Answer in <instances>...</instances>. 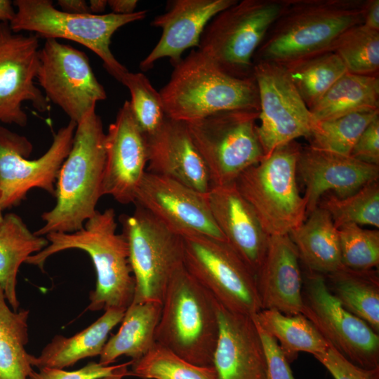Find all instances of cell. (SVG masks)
Segmentation results:
<instances>
[{"label":"cell","mask_w":379,"mask_h":379,"mask_svg":"<svg viewBox=\"0 0 379 379\" xmlns=\"http://www.w3.org/2000/svg\"><path fill=\"white\" fill-rule=\"evenodd\" d=\"M117 229L113 208L96 211L76 232L46 234L48 246L29 256L25 262L43 270L46 260L52 255L73 248L84 251L91 258L96 272L95 288L90 293L87 310H126L133 300L135 280L126 240Z\"/></svg>","instance_id":"obj_1"},{"label":"cell","mask_w":379,"mask_h":379,"mask_svg":"<svg viewBox=\"0 0 379 379\" xmlns=\"http://www.w3.org/2000/svg\"><path fill=\"white\" fill-rule=\"evenodd\" d=\"M365 0H288L257 49L253 63L286 65L331 50L347 29L363 24Z\"/></svg>","instance_id":"obj_2"},{"label":"cell","mask_w":379,"mask_h":379,"mask_svg":"<svg viewBox=\"0 0 379 379\" xmlns=\"http://www.w3.org/2000/svg\"><path fill=\"white\" fill-rule=\"evenodd\" d=\"M105 140L102 120L93 109L77 124L71 149L57 178L56 204L42 214L45 223L35 234L76 232L95 214L102 196Z\"/></svg>","instance_id":"obj_3"},{"label":"cell","mask_w":379,"mask_h":379,"mask_svg":"<svg viewBox=\"0 0 379 379\" xmlns=\"http://www.w3.org/2000/svg\"><path fill=\"white\" fill-rule=\"evenodd\" d=\"M173 67L159 91L168 118L188 123L223 111H259L254 77H233L198 49Z\"/></svg>","instance_id":"obj_4"},{"label":"cell","mask_w":379,"mask_h":379,"mask_svg":"<svg viewBox=\"0 0 379 379\" xmlns=\"http://www.w3.org/2000/svg\"><path fill=\"white\" fill-rule=\"evenodd\" d=\"M218 336V302L182 267L165 293L155 342L190 363L211 366Z\"/></svg>","instance_id":"obj_5"},{"label":"cell","mask_w":379,"mask_h":379,"mask_svg":"<svg viewBox=\"0 0 379 379\" xmlns=\"http://www.w3.org/2000/svg\"><path fill=\"white\" fill-rule=\"evenodd\" d=\"M301 147L295 140L274 149L234 182L270 237L288 234L305 220L306 201L297 184Z\"/></svg>","instance_id":"obj_6"},{"label":"cell","mask_w":379,"mask_h":379,"mask_svg":"<svg viewBox=\"0 0 379 379\" xmlns=\"http://www.w3.org/2000/svg\"><path fill=\"white\" fill-rule=\"evenodd\" d=\"M287 2L237 1L208 22L198 50L233 77H254V55Z\"/></svg>","instance_id":"obj_7"},{"label":"cell","mask_w":379,"mask_h":379,"mask_svg":"<svg viewBox=\"0 0 379 379\" xmlns=\"http://www.w3.org/2000/svg\"><path fill=\"white\" fill-rule=\"evenodd\" d=\"M15 15L9 23L13 32H34L37 37L74 41L93 51L108 73L119 81L128 71L113 55L110 44L114 32L128 23L144 19L146 10L131 14L113 13L72 14L58 10L51 0H15Z\"/></svg>","instance_id":"obj_8"},{"label":"cell","mask_w":379,"mask_h":379,"mask_svg":"<svg viewBox=\"0 0 379 379\" xmlns=\"http://www.w3.org/2000/svg\"><path fill=\"white\" fill-rule=\"evenodd\" d=\"M119 221L135 280L132 302L162 303L171 279L184 266L181 235L138 205Z\"/></svg>","instance_id":"obj_9"},{"label":"cell","mask_w":379,"mask_h":379,"mask_svg":"<svg viewBox=\"0 0 379 379\" xmlns=\"http://www.w3.org/2000/svg\"><path fill=\"white\" fill-rule=\"evenodd\" d=\"M258 117V110L232 109L187 123L211 185L234 183L264 158L257 131Z\"/></svg>","instance_id":"obj_10"},{"label":"cell","mask_w":379,"mask_h":379,"mask_svg":"<svg viewBox=\"0 0 379 379\" xmlns=\"http://www.w3.org/2000/svg\"><path fill=\"white\" fill-rule=\"evenodd\" d=\"M181 237L184 267L220 305L249 317L262 310L255 273L227 242L199 234Z\"/></svg>","instance_id":"obj_11"},{"label":"cell","mask_w":379,"mask_h":379,"mask_svg":"<svg viewBox=\"0 0 379 379\" xmlns=\"http://www.w3.org/2000/svg\"><path fill=\"white\" fill-rule=\"evenodd\" d=\"M73 121L54 135L48 149L29 160L32 144L23 135L0 126V201L3 208L18 206L33 188L55 194L57 178L73 142Z\"/></svg>","instance_id":"obj_12"},{"label":"cell","mask_w":379,"mask_h":379,"mask_svg":"<svg viewBox=\"0 0 379 379\" xmlns=\"http://www.w3.org/2000/svg\"><path fill=\"white\" fill-rule=\"evenodd\" d=\"M302 284V314L353 364L368 370L379 369V335L343 307L329 291L324 274L309 271Z\"/></svg>","instance_id":"obj_13"},{"label":"cell","mask_w":379,"mask_h":379,"mask_svg":"<svg viewBox=\"0 0 379 379\" xmlns=\"http://www.w3.org/2000/svg\"><path fill=\"white\" fill-rule=\"evenodd\" d=\"M253 76L260 106L257 131L265 156L300 137L309 138L317 121L285 67L273 62H255Z\"/></svg>","instance_id":"obj_14"},{"label":"cell","mask_w":379,"mask_h":379,"mask_svg":"<svg viewBox=\"0 0 379 379\" xmlns=\"http://www.w3.org/2000/svg\"><path fill=\"white\" fill-rule=\"evenodd\" d=\"M39 60L36 79L46 98L77 124L107 98L84 52L47 39L39 50Z\"/></svg>","instance_id":"obj_15"},{"label":"cell","mask_w":379,"mask_h":379,"mask_svg":"<svg viewBox=\"0 0 379 379\" xmlns=\"http://www.w3.org/2000/svg\"><path fill=\"white\" fill-rule=\"evenodd\" d=\"M39 47L36 35L13 32L8 22H0V122L25 127L24 102H30L41 112L48 109V99L34 84Z\"/></svg>","instance_id":"obj_16"},{"label":"cell","mask_w":379,"mask_h":379,"mask_svg":"<svg viewBox=\"0 0 379 379\" xmlns=\"http://www.w3.org/2000/svg\"><path fill=\"white\" fill-rule=\"evenodd\" d=\"M206 194L173 179L146 171L134 204L181 236L199 234L226 241L213 220Z\"/></svg>","instance_id":"obj_17"},{"label":"cell","mask_w":379,"mask_h":379,"mask_svg":"<svg viewBox=\"0 0 379 379\" xmlns=\"http://www.w3.org/2000/svg\"><path fill=\"white\" fill-rule=\"evenodd\" d=\"M105 164L102 194L117 202H135L137 190L146 173L147 154L145 135L126 100L115 121L105 133Z\"/></svg>","instance_id":"obj_18"},{"label":"cell","mask_w":379,"mask_h":379,"mask_svg":"<svg viewBox=\"0 0 379 379\" xmlns=\"http://www.w3.org/2000/svg\"><path fill=\"white\" fill-rule=\"evenodd\" d=\"M297 173L300 176L305 192L307 215L317 206L327 193L345 198L368 183L378 180L379 166L359 161L350 155L301 147Z\"/></svg>","instance_id":"obj_19"},{"label":"cell","mask_w":379,"mask_h":379,"mask_svg":"<svg viewBox=\"0 0 379 379\" xmlns=\"http://www.w3.org/2000/svg\"><path fill=\"white\" fill-rule=\"evenodd\" d=\"M145 138L147 172L173 179L203 194L208 192V171L186 122L167 117Z\"/></svg>","instance_id":"obj_20"},{"label":"cell","mask_w":379,"mask_h":379,"mask_svg":"<svg viewBox=\"0 0 379 379\" xmlns=\"http://www.w3.org/2000/svg\"><path fill=\"white\" fill-rule=\"evenodd\" d=\"M213 220L227 244L255 276L265 259L270 236L234 182L211 185L206 194Z\"/></svg>","instance_id":"obj_21"},{"label":"cell","mask_w":379,"mask_h":379,"mask_svg":"<svg viewBox=\"0 0 379 379\" xmlns=\"http://www.w3.org/2000/svg\"><path fill=\"white\" fill-rule=\"evenodd\" d=\"M237 0H175L167 11L156 16L152 26L161 28L158 43L140 62L142 71H147L154 64L168 58L175 66L187 49L199 47L201 36L208 22L218 13Z\"/></svg>","instance_id":"obj_22"},{"label":"cell","mask_w":379,"mask_h":379,"mask_svg":"<svg viewBox=\"0 0 379 379\" xmlns=\"http://www.w3.org/2000/svg\"><path fill=\"white\" fill-rule=\"evenodd\" d=\"M219 336L213 357L218 379H267L262 340L251 317L218 303Z\"/></svg>","instance_id":"obj_23"},{"label":"cell","mask_w":379,"mask_h":379,"mask_svg":"<svg viewBox=\"0 0 379 379\" xmlns=\"http://www.w3.org/2000/svg\"><path fill=\"white\" fill-rule=\"evenodd\" d=\"M297 248L288 234L272 236L256 274L262 310L302 314V278Z\"/></svg>","instance_id":"obj_24"},{"label":"cell","mask_w":379,"mask_h":379,"mask_svg":"<svg viewBox=\"0 0 379 379\" xmlns=\"http://www.w3.org/2000/svg\"><path fill=\"white\" fill-rule=\"evenodd\" d=\"M126 310L109 309L90 326L77 334L53 338L38 356L32 355L31 364L42 368H65L79 361L100 356L110 331L121 323Z\"/></svg>","instance_id":"obj_25"},{"label":"cell","mask_w":379,"mask_h":379,"mask_svg":"<svg viewBox=\"0 0 379 379\" xmlns=\"http://www.w3.org/2000/svg\"><path fill=\"white\" fill-rule=\"evenodd\" d=\"M162 303L156 301L131 302L126 308L119 331L106 342L99 363L109 366L121 357L136 361L154 345Z\"/></svg>","instance_id":"obj_26"},{"label":"cell","mask_w":379,"mask_h":379,"mask_svg":"<svg viewBox=\"0 0 379 379\" xmlns=\"http://www.w3.org/2000/svg\"><path fill=\"white\" fill-rule=\"evenodd\" d=\"M288 235L307 270L324 275L343 267L338 230L329 213L317 207Z\"/></svg>","instance_id":"obj_27"},{"label":"cell","mask_w":379,"mask_h":379,"mask_svg":"<svg viewBox=\"0 0 379 379\" xmlns=\"http://www.w3.org/2000/svg\"><path fill=\"white\" fill-rule=\"evenodd\" d=\"M48 244L46 238L32 232L17 214L4 215L0 226V287L13 310L20 309L16 286L20 265Z\"/></svg>","instance_id":"obj_28"},{"label":"cell","mask_w":379,"mask_h":379,"mask_svg":"<svg viewBox=\"0 0 379 379\" xmlns=\"http://www.w3.org/2000/svg\"><path fill=\"white\" fill-rule=\"evenodd\" d=\"M329 291L344 308L379 333L378 270H354L342 267L324 275Z\"/></svg>","instance_id":"obj_29"},{"label":"cell","mask_w":379,"mask_h":379,"mask_svg":"<svg viewBox=\"0 0 379 379\" xmlns=\"http://www.w3.org/2000/svg\"><path fill=\"white\" fill-rule=\"evenodd\" d=\"M317 121L354 112L379 109L378 76L346 72L309 108Z\"/></svg>","instance_id":"obj_30"},{"label":"cell","mask_w":379,"mask_h":379,"mask_svg":"<svg viewBox=\"0 0 379 379\" xmlns=\"http://www.w3.org/2000/svg\"><path fill=\"white\" fill-rule=\"evenodd\" d=\"M251 317L276 339L289 363L300 352L314 355L325 352L330 345L302 314L287 315L276 310H261Z\"/></svg>","instance_id":"obj_31"},{"label":"cell","mask_w":379,"mask_h":379,"mask_svg":"<svg viewBox=\"0 0 379 379\" xmlns=\"http://www.w3.org/2000/svg\"><path fill=\"white\" fill-rule=\"evenodd\" d=\"M29 310H13L0 287V379H27L34 370L26 350Z\"/></svg>","instance_id":"obj_32"},{"label":"cell","mask_w":379,"mask_h":379,"mask_svg":"<svg viewBox=\"0 0 379 379\" xmlns=\"http://www.w3.org/2000/svg\"><path fill=\"white\" fill-rule=\"evenodd\" d=\"M283 66L308 108L347 72L342 60L331 51Z\"/></svg>","instance_id":"obj_33"},{"label":"cell","mask_w":379,"mask_h":379,"mask_svg":"<svg viewBox=\"0 0 379 379\" xmlns=\"http://www.w3.org/2000/svg\"><path fill=\"white\" fill-rule=\"evenodd\" d=\"M131 366L129 375L142 379H218L213 366L195 365L157 343Z\"/></svg>","instance_id":"obj_34"},{"label":"cell","mask_w":379,"mask_h":379,"mask_svg":"<svg viewBox=\"0 0 379 379\" xmlns=\"http://www.w3.org/2000/svg\"><path fill=\"white\" fill-rule=\"evenodd\" d=\"M317 206L329 213L337 229L347 224L378 228V180L368 183L356 193L345 198L327 193L320 199Z\"/></svg>","instance_id":"obj_35"},{"label":"cell","mask_w":379,"mask_h":379,"mask_svg":"<svg viewBox=\"0 0 379 379\" xmlns=\"http://www.w3.org/2000/svg\"><path fill=\"white\" fill-rule=\"evenodd\" d=\"M378 116L379 109H370L317 121L312 134L307 138L310 142L309 146L350 155L362 132Z\"/></svg>","instance_id":"obj_36"},{"label":"cell","mask_w":379,"mask_h":379,"mask_svg":"<svg viewBox=\"0 0 379 379\" xmlns=\"http://www.w3.org/2000/svg\"><path fill=\"white\" fill-rule=\"evenodd\" d=\"M331 51L339 56L348 72L378 76L379 31L363 24L352 27L338 38Z\"/></svg>","instance_id":"obj_37"},{"label":"cell","mask_w":379,"mask_h":379,"mask_svg":"<svg viewBox=\"0 0 379 379\" xmlns=\"http://www.w3.org/2000/svg\"><path fill=\"white\" fill-rule=\"evenodd\" d=\"M131 94L130 105L133 115L145 133L156 131L167 118L159 92L141 72L127 71L119 80Z\"/></svg>","instance_id":"obj_38"},{"label":"cell","mask_w":379,"mask_h":379,"mask_svg":"<svg viewBox=\"0 0 379 379\" xmlns=\"http://www.w3.org/2000/svg\"><path fill=\"white\" fill-rule=\"evenodd\" d=\"M338 230L341 262L354 270H369L379 265V231L347 224Z\"/></svg>","instance_id":"obj_39"},{"label":"cell","mask_w":379,"mask_h":379,"mask_svg":"<svg viewBox=\"0 0 379 379\" xmlns=\"http://www.w3.org/2000/svg\"><path fill=\"white\" fill-rule=\"evenodd\" d=\"M332 375L334 379H378L379 369L361 368L345 358L333 346L313 355Z\"/></svg>","instance_id":"obj_40"},{"label":"cell","mask_w":379,"mask_h":379,"mask_svg":"<svg viewBox=\"0 0 379 379\" xmlns=\"http://www.w3.org/2000/svg\"><path fill=\"white\" fill-rule=\"evenodd\" d=\"M121 364L105 366L99 362L90 361L74 371L64 368H42L33 370L27 379H100L113 373Z\"/></svg>","instance_id":"obj_41"},{"label":"cell","mask_w":379,"mask_h":379,"mask_svg":"<svg viewBox=\"0 0 379 379\" xmlns=\"http://www.w3.org/2000/svg\"><path fill=\"white\" fill-rule=\"evenodd\" d=\"M260 334L267 361V379H295L277 341L253 320Z\"/></svg>","instance_id":"obj_42"},{"label":"cell","mask_w":379,"mask_h":379,"mask_svg":"<svg viewBox=\"0 0 379 379\" xmlns=\"http://www.w3.org/2000/svg\"><path fill=\"white\" fill-rule=\"evenodd\" d=\"M350 156L362 162L379 166V116L362 132Z\"/></svg>","instance_id":"obj_43"},{"label":"cell","mask_w":379,"mask_h":379,"mask_svg":"<svg viewBox=\"0 0 379 379\" xmlns=\"http://www.w3.org/2000/svg\"><path fill=\"white\" fill-rule=\"evenodd\" d=\"M363 25L379 31V0H365L363 7Z\"/></svg>","instance_id":"obj_44"},{"label":"cell","mask_w":379,"mask_h":379,"mask_svg":"<svg viewBox=\"0 0 379 379\" xmlns=\"http://www.w3.org/2000/svg\"><path fill=\"white\" fill-rule=\"evenodd\" d=\"M61 11L72 14L91 13L88 3L84 0H58Z\"/></svg>","instance_id":"obj_45"},{"label":"cell","mask_w":379,"mask_h":379,"mask_svg":"<svg viewBox=\"0 0 379 379\" xmlns=\"http://www.w3.org/2000/svg\"><path fill=\"white\" fill-rule=\"evenodd\" d=\"M138 1L136 0H109L107 5L112 13L119 15L131 14L135 12Z\"/></svg>","instance_id":"obj_46"},{"label":"cell","mask_w":379,"mask_h":379,"mask_svg":"<svg viewBox=\"0 0 379 379\" xmlns=\"http://www.w3.org/2000/svg\"><path fill=\"white\" fill-rule=\"evenodd\" d=\"M13 4L10 0H0V21L10 23L15 15Z\"/></svg>","instance_id":"obj_47"},{"label":"cell","mask_w":379,"mask_h":379,"mask_svg":"<svg viewBox=\"0 0 379 379\" xmlns=\"http://www.w3.org/2000/svg\"><path fill=\"white\" fill-rule=\"evenodd\" d=\"M132 364V360L121 364V366L111 375L101 378L100 379H123L124 377L129 375L128 367Z\"/></svg>","instance_id":"obj_48"},{"label":"cell","mask_w":379,"mask_h":379,"mask_svg":"<svg viewBox=\"0 0 379 379\" xmlns=\"http://www.w3.org/2000/svg\"><path fill=\"white\" fill-rule=\"evenodd\" d=\"M107 6V1L105 0H91L88 3L91 13L100 15Z\"/></svg>","instance_id":"obj_49"},{"label":"cell","mask_w":379,"mask_h":379,"mask_svg":"<svg viewBox=\"0 0 379 379\" xmlns=\"http://www.w3.org/2000/svg\"><path fill=\"white\" fill-rule=\"evenodd\" d=\"M3 207L1 206V201H0V226L4 220V215H3Z\"/></svg>","instance_id":"obj_50"}]
</instances>
